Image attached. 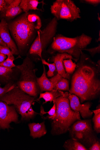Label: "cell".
<instances>
[{
	"instance_id": "obj_2",
	"label": "cell",
	"mask_w": 100,
	"mask_h": 150,
	"mask_svg": "<svg viewBox=\"0 0 100 150\" xmlns=\"http://www.w3.org/2000/svg\"><path fill=\"white\" fill-rule=\"evenodd\" d=\"M7 23L9 31L20 51L33 41L42 26L39 17L28 12Z\"/></svg>"
},
{
	"instance_id": "obj_19",
	"label": "cell",
	"mask_w": 100,
	"mask_h": 150,
	"mask_svg": "<svg viewBox=\"0 0 100 150\" xmlns=\"http://www.w3.org/2000/svg\"><path fill=\"white\" fill-rule=\"evenodd\" d=\"M64 93L62 91L55 90L51 91H46L44 93H40L39 98L36 99V101L39 102L40 100L43 98L45 100V102L43 103V104H44L49 102L51 103L55 99L62 96Z\"/></svg>"
},
{
	"instance_id": "obj_1",
	"label": "cell",
	"mask_w": 100,
	"mask_h": 150,
	"mask_svg": "<svg viewBox=\"0 0 100 150\" xmlns=\"http://www.w3.org/2000/svg\"><path fill=\"white\" fill-rule=\"evenodd\" d=\"M76 70L71 77L70 93L76 95L80 103L98 98L100 95V65L81 51Z\"/></svg>"
},
{
	"instance_id": "obj_11",
	"label": "cell",
	"mask_w": 100,
	"mask_h": 150,
	"mask_svg": "<svg viewBox=\"0 0 100 150\" xmlns=\"http://www.w3.org/2000/svg\"><path fill=\"white\" fill-rule=\"evenodd\" d=\"M68 98L71 109L79 112L83 118H90L92 116L93 113L90 110L92 104L91 102H88L81 104L78 97L75 95L70 93L68 94Z\"/></svg>"
},
{
	"instance_id": "obj_28",
	"label": "cell",
	"mask_w": 100,
	"mask_h": 150,
	"mask_svg": "<svg viewBox=\"0 0 100 150\" xmlns=\"http://www.w3.org/2000/svg\"><path fill=\"white\" fill-rule=\"evenodd\" d=\"M14 60L10 59L9 57L3 63L0 64V66L9 68L10 69H13V68L16 67V65L13 63Z\"/></svg>"
},
{
	"instance_id": "obj_25",
	"label": "cell",
	"mask_w": 100,
	"mask_h": 150,
	"mask_svg": "<svg viewBox=\"0 0 100 150\" xmlns=\"http://www.w3.org/2000/svg\"><path fill=\"white\" fill-rule=\"evenodd\" d=\"M16 86V83L12 82L6 84L3 88L0 87V96L7 93Z\"/></svg>"
},
{
	"instance_id": "obj_8",
	"label": "cell",
	"mask_w": 100,
	"mask_h": 150,
	"mask_svg": "<svg viewBox=\"0 0 100 150\" xmlns=\"http://www.w3.org/2000/svg\"><path fill=\"white\" fill-rule=\"evenodd\" d=\"M68 131L71 138L76 140L88 149L99 140L92 128L91 119L76 121L70 127Z\"/></svg>"
},
{
	"instance_id": "obj_6",
	"label": "cell",
	"mask_w": 100,
	"mask_h": 150,
	"mask_svg": "<svg viewBox=\"0 0 100 150\" xmlns=\"http://www.w3.org/2000/svg\"><path fill=\"white\" fill-rule=\"evenodd\" d=\"M35 66L33 61L28 57L24 60L22 64L16 66L21 75L16 84L17 86L26 93L37 98L40 93L35 75L38 69Z\"/></svg>"
},
{
	"instance_id": "obj_23",
	"label": "cell",
	"mask_w": 100,
	"mask_h": 150,
	"mask_svg": "<svg viewBox=\"0 0 100 150\" xmlns=\"http://www.w3.org/2000/svg\"><path fill=\"white\" fill-rule=\"evenodd\" d=\"M53 106L50 109V110L48 112H45L43 107L42 105H41L40 112L39 113V115L41 117L47 114L48 115L46 117H42V118L44 119H48L51 120L53 119L56 116V107L55 103L54 102H53Z\"/></svg>"
},
{
	"instance_id": "obj_27",
	"label": "cell",
	"mask_w": 100,
	"mask_h": 150,
	"mask_svg": "<svg viewBox=\"0 0 100 150\" xmlns=\"http://www.w3.org/2000/svg\"><path fill=\"white\" fill-rule=\"evenodd\" d=\"M0 53L5 54L11 59L15 60L11 50L7 47L0 45Z\"/></svg>"
},
{
	"instance_id": "obj_16",
	"label": "cell",
	"mask_w": 100,
	"mask_h": 150,
	"mask_svg": "<svg viewBox=\"0 0 100 150\" xmlns=\"http://www.w3.org/2000/svg\"><path fill=\"white\" fill-rule=\"evenodd\" d=\"M52 83L54 90L60 91H69L70 89L69 80L57 74L49 79Z\"/></svg>"
},
{
	"instance_id": "obj_34",
	"label": "cell",
	"mask_w": 100,
	"mask_h": 150,
	"mask_svg": "<svg viewBox=\"0 0 100 150\" xmlns=\"http://www.w3.org/2000/svg\"><path fill=\"white\" fill-rule=\"evenodd\" d=\"M92 111L94 114V115H97L100 113V108H97L96 110Z\"/></svg>"
},
{
	"instance_id": "obj_21",
	"label": "cell",
	"mask_w": 100,
	"mask_h": 150,
	"mask_svg": "<svg viewBox=\"0 0 100 150\" xmlns=\"http://www.w3.org/2000/svg\"><path fill=\"white\" fill-rule=\"evenodd\" d=\"M63 147L67 150H88L86 147L80 143L76 140L71 138L65 142Z\"/></svg>"
},
{
	"instance_id": "obj_37",
	"label": "cell",
	"mask_w": 100,
	"mask_h": 150,
	"mask_svg": "<svg viewBox=\"0 0 100 150\" xmlns=\"http://www.w3.org/2000/svg\"><path fill=\"white\" fill-rule=\"evenodd\" d=\"M98 20L100 21V17H99V13H98Z\"/></svg>"
},
{
	"instance_id": "obj_13",
	"label": "cell",
	"mask_w": 100,
	"mask_h": 150,
	"mask_svg": "<svg viewBox=\"0 0 100 150\" xmlns=\"http://www.w3.org/2000/svg\"><path fill=\"white\" fill-rule=\"evenodd\" d=\"M7 21L4 19L0 22V38L11 50L13 55H18L19 52L17 47L12 39L9 33Z\"/></svg>"
},
{
	"instance_id": "obj_36",
	"label": "cell",
	"mask_w": 100,
	"mask_h": 150,
	"mask_svg": "<svg viewBox=\"0 0 100 150\" xmlns=\"http://www.w3.org/2000/svg\"><path fill=\"white\" fill-rule=\"evenodd\" d=\"M100 30H99V38H98L97 40H96V42H100Z\"/></svg>"
},
{
	"instance_id": "obj_33",
	"label": "cell",
	"mask_w": 100,
	"mask_h": 150,
	"mask_svg": "<svg viewBox=\"0 0 100 150\" xmlns=\"http://www.w3.org/2000/svg\"><path fill=\"white\" fill-rule=\"evenodd\" d=\"M6 5V4L5 0H0V12Z\"/></svg>"
},
{
	"instance_id": "obj_32",
	"label": "cell",
	"mask_w": 100,
	"mask_h": 150,
	"mask_svg": "<svg viewBox=\"0 0 100 150\" xmlns=\"http://www.w3.org/2000/svg\"><path fill=\"white\" fill-rule=\"evenodd\" d=\"M7 56L0 53V64L4 62L7 58Z\"/></svg>"
},
{
	"instance_id": "obj_17",
	"label": "cell",
	"mask_w": 100,
	"mask_h": 150,
	"mask_svg": "<svg viewBox=\"0 0 100 150\" xmlns=\"http://www.w3.org/2000/svg\"><path fill=\"white\" fill-rule=\"evenodd\" d=\"M36 81L40 93L43 92L51 91L54 90L53 85L49 79H48L47 77L46 68L44 64H43V72L40 77L39 78L37 77Z\"/></svg>"
},
{
	"instance_id": "obj_15",
	"label": "cell",
	"mask_w": 100,
	"mask_h": 150,
	"mask_svg": "<svg viewBox=\"0 0 100 150\" xmlns=\"http://www.w3.org/2000/svg\"><path fill=\"white\" fill-rule=\"evenodd\" d=\"M28 126L30 131V136L33 139L40 138L47 133L45 121L40 123H30Z\"/></svg>"
},
{
	"instance_id": "obj_26",
	"label": "cell",
	"mask_w": 100,
	"mask_h": 150,
	"mask_svg": "<svg viewBox=\"0 0 100 150\" xmlns=\"http://www.w3.org/2000/svg\"><path fill=\"white\" fill-rule=\"evenodd\" d=\"M93 121L94 124V129L97 134L100 133V113L95 115L93 117Z\"/></svg>"
},
{
	"instance_id": "obj_24",
	"label": "cell",
	"mask_w": 100,
	"mask_h": 150,
	"mask_svg": "<svg viewBox=\"0 0 100 150\" xmlns=\"http://www.w3.org/2000/svg\"><path fill=\"white\" fill-rule=\"evenodd\" d=\"M41 61L43 64L47 65L49 67V71L47 73V76L49 77H52L54 76V72L56 71L55 63L54 62L52 63H49L43 59L41 60Z\"/></svg>"
},
{
	"instance_id": "obj_12",
	"label": "cell",
	"mask_w": 100,
	"mask_h": 150,
	"mask_svg": "<svg viewBox=\"0 0 100 150\" xmlns=\"http://www.w3.org/2000/svg\"><path fill=\"white\" fill-rule=\"evenodd\" d=\"M21 0H13L9 4H6V6L0 12V18L4 19L7 22L20 14L23 11L20 5Z\"/></svg>"
},
{
	"instance_id": "obj_10",
	"label": "cell",
	"mask_w": 100,
	"mask_h": 150,
	"mask_svg": "<svg viewBox=\"0 0 100 150\" xmlns=\"http://www.w3.org/2000/svg\"><path fill=\"white\" fill-rule=\"evenodd\" d=\"M12 122L20 123L19 115L15 108L0 101V132L12 129L10 125Z\"/></svg>"
},
{
	"instance_id": "obj_30",
	"label": "cell",
	"mask_w": 100,
	"mask_h": 150,
	"mask_svg": "<svg viewBox=\"0 0 100 150\" xmlns=\"http://www.w3.org/2000/svg\"><path fill=\"white\" fill-rule=\"evenodd\" d=\"M80 3L97 6L100 4V0H83L80 1Z\"/></svg>"
},
{
	"instance_id": "obj_4",
	"label": "cell",
	"mask_w": 100,
	"mask_h": 150,
	"mask_svg": "<svg viewBox=\"0 0 100 150\" xmlns=\"http://www.w3.org/2000/svg\"><path fill=\"white\" fill-rule=\"evenodd\" d=\"M92 38L84 33L74 38L67 37L61 34L56 35L48 51L52 54L66 53L72 56L76 63L82 50L91 42Z\"/></svg>"
},
{
	"instance_id": "obj_20",
	"label": "cell",
	"mask_w": 100,
	"mask_h": 150,
	"mask_svg": "<svg viewBox=\"0 0 100 150\" xmlns=\"http://www.w3.org/2000/svg\"><path fill=\"white\" fill-rule=\"evenodd\" d=\"M45 4L44 1L39 2L37 0H22L20 4V7L25 13L28 12L30 10H38L43 11L39 9L38 6L40 4Z\"/></svg>"
},
{
	"instance_id": "obj_14",
	"label": "cell",
	"mask_w": 100,
	"mask_h": 150,
	"mask_svg": "<svg viewBox=\"0 0 100 150\" xmlns=\"http://www.w3.org/2000/svg\"><path fill=\"white\" fill-rule=\"evenodd\" d=\"M72 59L75 62V60L73 58L66 53H57L54 54L50 60V62L55 63L56 71L57 72L58 74L62 77L68 80L70 79L71 75L66 73L63 61L65 59Z\"/></svg>"
},
{
	"instance_id": "obj_31",
	"label": "cell",
	"mask_w": 100,
	"mask_h": 150,
	"mask_svg": "<svg viewBox=\"0 0 100 150\" xmlns=\"http://www.w3.org/2000/svg\"><path fill=\"white\" fill-rule=\"evenodd\" d=\"M89 150H100V143L99 140H98L94 143L88 149Z\"/></svg>"
},
{
	"instance_id": "obj_18",
	"label": "cell",
	"mask_w": 100,
	"mask_h": 150,
	"mask_svg": "<svg viewBox=\"0 0 100 150\" xmlns=\"http://www.w3.org/2000/svg\"><path fill=\"white\" fill-rule=\"evenodd\" d=\"M15 73L13 69L0 66V83L6 85L14 81Z\"/></svg>"
},
{
	"instance_id": "obj_38",
	"label": "cell",
	"mask_w": 100,
	"mask_h": 150,
	"mask_svg": "<svg viewBox=\"0 0 100 150\" xmlns=\"http://www.w3.org/2000/svg\"><path fill=\"white\" fill-rule=\"evenodd\" d=\"M1 86V84L0 83V87Z\"/></svg>"
},
{
	"instance_id": "obj_22",
	"label": "cell",
	"mask_w": 100,
	"mask_h": 150,
	"mask_svg": "<svg viewBox=\"0 0 100 150\" xmlns=\"http://www.w3.org/2000/svg\"><path fill=\"white\" fill-rule=\"evenodd\" d=\"M63 63L66 73L70 75H72L77 66L76 62H74L72 59H69L64 60Z\"/></svg>"
},
{
	"instance_id": "obj_7",
	"label": "cell",
	"mask_w": 100,
	"mask_h": 150,
	"mask_svg": "<svg viewBox=\"0 0 100 150\" xmlns=\"http://www.w3.org/2000/svg\"><path fill=\"white\" fill-rule=\"evenodd\" d=\"M58 21L54 17L42 30L38 31L37 35L29 50V53L36 60H41L42 53L51 43L57 32Z\"/></svg>"
},
{
	"instance_id": "obj_35",
	"label": "cell",
	"mask_w": 100,
	"mask_h": 150,
	"mask_svg": "<svg viewBox=\"0 0 100 150\" xmlns=\"http://www.w3.org/2000/svg\"><path fill=\"white\" fill-rule=\"evenodd\" d=\"M0 45L7 47L6 44L4 42L1 38H0Z\"/></svg>"
},
{
	"instance_id": "obj_29",
	"label": "cell",
	"mask_w": 100,
	"mask_h": 150,
	"mask_svg": "<svg viewBox=\"0 0 100 150\" xmlns=\"http://www.w3.org/2000/svg\"><path fill=\"white\" fill-rule=\"evenodd\" d=\"M85 50L88 52L92 57H94L96 54L100 53V45L94 48L87 49L85 48L82 50V51Z\"/></svg>"
},
{
	"instance_id": "obj_3",
	"label": "cell",
	"mask_w": 100,
	"mask_h": 150,
	"mask_svg": "<svg viewBox=\"0 0 100 150\" xmlns=\"http://www.w3.org/2000/svg\"><path fill=\"white\" fill-rule=\"evenodd\" d=\"M68 92L64 93L53 101L55 104L56 116L51 120V134L59 135L66 133L76 121L80 120L79 112L71 109L68 98Z\"/></svg>"
},
{
	"instance_id": "obj_9",
	"label": "cell",
	"mask_w": 100,
	"mask_h": 150,
	"mask_svg": "<svg viewBox=\"0 0 100 150\" xmlns=\"http://www.w3.org/2000/svg\"><path fill=\"white\" fill-rule=\"evenodd\" d=\"M50 9L52 14L58 21L64 20L72 22L81 18L80 8L71 0H56Z\"/></svg>"
},
{
	"instance_id": "obj_5",
	"label": "cell",
	"mask_w": 100,
	"mask_h": 150,
	"mask_svg": "<svg viewBox=\"0 0 100 150\" xmlns=\"http://www.w3.org/2000/svg\"><path fill=\"white\" fill-rule=\"evenodd\" d=\"M36 98L30 96L17 86L4 95L0 96V101L9 105H13L21 116V121L28 122L33 119L38 115L32 108Z\"/></svg>"
}]
</instances>
